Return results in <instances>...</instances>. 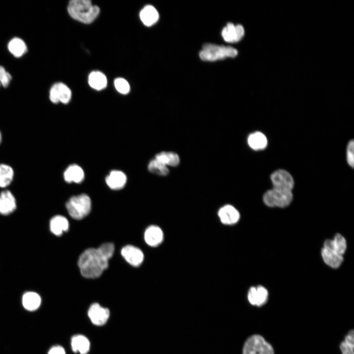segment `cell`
I'll return each instance as SVG.
<instances>
[{
    "instance_id": "6da1fadb",
    "label": "cell",
    "mask_w": 354,
    "mask_h": 354,
    "mask_svg": "<svg viewBox=\"0 0 354 354\" xmlns=\"http://www.w3.org/2000/svg\"><path fill=\"white\" fill-rule=\"evenodd\" d=\"M115 250L112 243L102 244L97 248H90L85 250L80 256L78 266L82 275L87 278L99 277L107 268L109 260Z\"/></svg>"
},
{
    "instance_id": "7a4b0ae2",
    "label": "cell",
    "mask_w": 354,
    "mask_h": 354,
    "mask_svg": "<svg viewBox=\"0 0 354 354\" xmlns=\"http://www.w3.org/2000/svg\"><path fill=\"white\" fill-rule=\"evenodd\" d=\"M67 11L73 19L85 24H89L97 17L100 9L89 0H72L68 3Z\"/></svg>"
},
{
    "instance_id": "3957f363",
    "label": "cell",
    "mask_w": 354,
    "mask_h": 354,
    "mask_svg": "<svg viewBox=\"0 0 354 354\" xmlns=\"http://www.w3.org/2000/svg\"><path fill=\"white\" fill-rule=\"evenodd\" d=\"M237 53V51L231 46L206 43L203 46L199 56L203 60L214 61L227 58H234Z\"/></svg>"
},
{
    "instance_id": "277c9868",
    "label": "cell",
    "mask_w": 354,
    "mask_h": 354,
    "mask_svg": "<svg viewBox=\"0 0 354 354\" xmlns=\"http://www.w3.org/2000/svg\"><path fill=\"white\" fill-rule=\"evenodd\" d=\"M66 207L71 217L76 220H80L90 212L91 207V200L86 194L74 196L67 201Z\"/></svg>"
},
{
    "instance_id": "5b68a950",
    "label": "cell",
    "mask_w": 354,
    "mask_h": 354,
    "mask_svg": "<svg viewBox=\"0 0 354 354\" xmlns=\"http://www.w3.org/2000/svg\"><path fill=\"white\" fill-rule=\"evenodd\" d=\"M293 198L292 191L272 188L264 194L263 201L269 207H285L290 204Z\"/></svg>"
},
{
    "instance_id": "8992f818",
    "label": "cell",
    "mask_w": 354,
    "mask_h": 354,
    "mask_svg": "<svg viewBox=\"0 0 354 354\" xmlns=\"http://www.w3.org/2000/svg\"><path fill=\"white\" fill-rule=\"evenodd\" d=\"M243 354H274L272 346L261 335H254L246 341Z\"/></svg>"
},
{
    "instance_id": "52a82bcc",
    "label": "cell",
    "mask_w": 354,
    "mask_h": 354,
    "mask_svg": "<svg viewBox=\"0 0 354 354\" xmlns=\"http://www.w3.org/2000/svg\"><path fill=\"white\" fill-rule=\"evenodd\" d=\"M273 188L292 191L294 180L292 175L287 171L280 169L274 172L270 177Z\"/></svg>"
},
{
    "instance_id": "ba28073f",
    "label": "cell",
    "mask_w": 354,
    "mask_h": 354,
    "mask_svg": "<svg viewBox=\"0 0 354 354\" xmlns=\"http://www.w3.org/2000/svg\"><path fill=\"white\" fill-rule=\"evenodd\" d=\"M88 316L91 322L95 325L101 326L104 324L110 316V311L97 303L92 304L88 310Z\"/></svg>"
},
{
    "instance_id": "9c48e42d",
    "label": "cell",
    "mask_w": 354,
    "mask_h": 354,
    "mask_svg": "<svg viewBox=\"0 0 354 354\" xmlns=\"http://www.w3.org/2000/svg\"><path fill=\"white\" fill-rule=\"evenodd\" d=\"M244 34V30L241 25H235L229 23L222 30L221 35L224 40L228 43H236L240 41Z\"/></svg>"
},
{
    "instance_id": "30bf717a",
    "label": "cell",
    "mask_w": 354,
    "mask_h": 354,
    "mask_svg": "<svg viewBox=\"0 0 354 354\" xmlns=\"http://www.w3.org/2000/svg\"><path fill=\"white\" fill-rule=\"evenodd\" d=\"M121 254L129 264L136 267L141 265L144 258V254L141 249L130 245L123 247Z\"/></svg>"
},
{
    "instance_id": "8fae6325",
    "label": "cell",
    "mask_w": 354,
    "mask_h": 354,
    "mask_svg": "<svg viewBox=\"0 0 354 354\" xmlns=\"http://www.w3.org/2000/svg\"><path fill=\"white\" fill-rule=\"evenodd\" d=\"M16 199L9 190H5L0 193V214L7 215L12 213L16 208Z\"/></svg>"
},
{
    "instance_id": "7c38bea8",
    "label": "cell",
    "mask_w": 354,
    "mask_h": 354,
    "mask_svg": "<svg viewBox=\"0 0 354 354\" xmlns=\"http://www.w3.org/2000/svg\"><path fill=\"white\" fill-rule=\"evenodd\" d=\"M221 222L226 225H233L239 219L240 214L238 210L233 206L225 205L218 212Z\"/></svg>"
},
{
    "instance_id": "4fadbf2b",
    "label": "cell",
    "mask_w": 354,
    "mask_h": 354,
    "mask_svg": "<svg viewBox=\"0 0 354 354\" xmlns=\"http://www.w3.org/2000/svg\"><path fill=\"white\" fill-rule=\"evenodd\" d=\"M267 298V290L261 286L251 287L248 293V299L253 305L261 306L264 305L266 302Z\"/></svg>"
},
{
    "instance_id": "5bb4252c",
    "label": "cell",
    "mask_w": 354,
    "mask_h": 354,
    "mask_svg": "<svg viewBox=\"0 0 354 354\" xmlns=\"http://www.w3.org/2000/svg\"><path fill=\"white\" fill-rule=\"evenodd\" d=\"M106 183L108 186L113 190L123 188L127 181L126 175L118 170L112 171L106 177Z\"/></svg>"
},
{
    "instance_id": "9a60e30c",
    "label": "cell",
    "mask_w": 354,
    "mask_h": 354,
    "mask_svg": "<svg viewBox=\"0 0 354 354\" xmlns=\"http://www.w3.org/2000/svg\"><path fill=\"white\" fill-rule=\"evenodd\" d=\"M144 238L148 245L155 247L162 242L163 239V233L161 229L157 226L151 225L146 230Z\"/></svg>"
},
{
    "instance_id": "2e32d148",
    "label": "cell",
    "mask_w": 354,
    "mask_h": 354,
    "mask_svg": "<svg viewBox=\"0 0 354 354\" xmlns=\"http://www.w3.org/2000/svg\"><path fill=\"white\" fill-rule=\"evenodd\" d=\"M84 177L83 169L76 164L69 166L63 173L64 179L67 183H80L84 180Z\"/></svg>"
},
{
    "instance_id": "e0dca14e",
    "label": "cell",
    "mask_w": 354,
    "mask_h": 354,
    "mask_svg": "<svg viewBox=\"0 0 354 354\" xmlns=\"http://www.w3.org/2000/svg\"><path fill=\"white\" fill-rule=\"evenodd\" d=\"M51 232L57 236H60L69 229V222L66 217L58 215L53 217L49 223Z\"/></svg>"
},
{
    "instance_id": "ac0fdd59",
    "label": "cell",
    "mask_w": 354,
    "mask_h": 354,
    "mask_svg": "<svg viewBox=\"0 0 354 354\" xmlns=\"http://www.w3.org/2000/svg\"><path fill=\"white\" fill-rule=\"evenodd\" d=\"M325 263L332 268H338L342 263L343 258L334 250L323 247L321 251Z\"/></svg>"
},
{
    "instance_id": "d6986e66",
    "label": "cell",
    "mask_w": 354,
    "mask_h": 354,
    "mask_svg": "<svg viewBox=\"0 0 354 354\" xmlns=\"http://www.w3.org/2000/svg\"><path fill=\"white\" fill-rule=\"evenodd\" d=\"M324 247L334 250L339 254L343 255L347 248L346 241L343 236L337 234L333 239L326 240L324 242Z\"/></svg>"
},
{
    "instance_id": "ffe728a7",
    "label": "cell",
    "mask_w": 354,
    "mask_h": 354,
    "mask_svg": "<svg viewBox=\"0 0 354 354\" xmlns=\"http://www.w3.org/2000/svg\"><path fill=\"white\" fill-rule=\"evenodd\" d=\"M71 348L74 353L79 352L80 354H87L90 349V342L84 335L77 334L71 338Z\"/></svg>"
},
{
    "instance_id": "44dd1931",
    "label": "cell",
    "mask_w": 354,
    "mask_h": 354,
    "mask_svg": "<svg viewBox=\"0 0 354 354\" xmlns=\"http://www.w3.org/2000/svg\"><path fill=\"white\" fill-rule=\"evenodd\" d=\"M140 18L145 25L149 27L153 25L158 21L159 14L153 6L148 5L141 11Z\"/></svg>"
},
{
    "instance_id": "7402d4cb",
    "label": "cell",
    "mask_w": 354,
    "mask_h": 354,
    "mask_svg": "<svg viewBox=\"0 0 354 354\" xmlns=\"http://www.w3.org/2000/svg\"><path fill=\"white\" fill-rule=\"evenodd\" d=\"M247 142L249 147L254 150L264 149L267 145L266 136L263 133L259 131L250 134Z\"/></svg>"
},
{
    "instance_id": "603a6c76",
    "label": "cell",
    "mask_w": 354,
    "mask_h": 354,
    "mask_svg": "<svg viewBox=\"0 0 354 354\" xmlns=\"http://www.w3.org/2000/svg\"><path fill=\"white\" fill-rule=\"evenodd\" d=\"M41 303L40 295L34 292L25 293L22 297V304L24 307L29 311L36 310Z\"/></svg>"
},
{
    "instance_id": "cb8c5ba5",
    "label": "cell",
    "mask_w": 354,
    "mask_h": 354,
    "mask_svg": "<svg viewBox=\"0 0 354 354\" xmlns=\"http://www.w3.org/2000/svg\"><path fill=\"white\" fill-rule=\"evenodd\" d=\"M88 82L92 88L99 90L106 88L107 80L106 76L102 72L93 71L88 76Z\"/></svg>"
},
{
    "instance_id": "d4e9b609",
    "label": "cell",
    "mask_w": 354,
    "mask_h": 354,
    "mask_svg": "<svg viewBox=\"0 0 354 354\" xmlns=\"http://www.w3.org/2000/svg\"><path fill=\"white\" fill-rule=\"evenodd\" d=\"M14 172L12 167L8 164H0V187L6 188L12 182Z\"/></svg>"
},
{
    "instance_id": "484cf974",
    "label": "cell",
    "mask_w": 354,
    "mask_h": 354,
    "mask_svg": "<svg viewBox=\"0 0 354 354\" xmlns=\"http://www.w3.org/2000/svg\"><path fill=\"white\" fill-rule=\"evenodd\" d=\"M9 51L15 57L19 58L27 51V47L25 42L20 38H12L8 43Z\"/></svg>"
},
{
    "instance_id": "4316f807",
    "label": "cell",
    "mask_w": 354,
    "mask_h": 354,
    "mask_svg": "<svg viewBox=\"0 0 354 354\" xmlns=\"http://www.w3.org/2000/svg\"><path fill=\"white\" fill-rule=\"evenodd\" d=\"M157 160L161 161L166 166H177L180 162L178 155L173 152L162 151L157 153L155 157Z\"/></svg>"
},
{
    "instance_id": "83f0119b",
    "label": "cell",
    "mask_w": 354,
    "mask_h": 354,
    "mask_svg": "<svg viewBox=\"0 0 354 354\" xmlns=\"http://www.w3.org/2000/svg\"><path fill=\"white\" fill-rule=\"evenodd\" d=\"M148 169L150 173L159 176H166L169 173L167 166L155 158L149 162Z\"/></svg>"
},
{
    "instance_id": "f1b7e54d",
    "label": "cell",
    "mask_w": 354,
    "mask_h": 354,
    "mask_svg": "<svg viewBox=\"0 0 354 354\" xmlns=\"http://www.w3.org/2000/svg\"><path fill=\"white\" fill-rule=\"evenodd\" d=\"M59 102L68 103L71 98V91L68 87L62 83L55 84Z\"/></svg>"
},
{
    "instance_id": "f546056e",
    "label": "cell",
    "mask_w": 354,
    "mask_h": 354,
    "mask_svg": "<svg viewBox=\"0 0 354 354\" xmlns=\"http://www.w3.org/2000/svg\"><path fill=\"white\" fill-rule=\"evenodd\" d=\"M343 354H354V330H351L346 336L344 341L340 346Z\"/></svg>"
},
{
    "instance_id": "4dcf8cb0",
    "label": "cell",
    "mask_w": 354,
    "mask_h": 354,
    "mask_svg": "<svg viewBox=\"0 0 354 354\" xmlns=\"http://www.w3.org/2000/svg\"><path fill=\"white\" fill-rule=\"evenodd\" d=\"M114 85L117 91L121 94H126L129 91V84L123 78H117L114 81Z\"/></svg>"
},
{
    "instance_id": "1f68e13d",
    "label": "cell",
    "mask_w": 354,
    "mask_h": 354,
    "mask_svg": "<svg viewBox=\"0 0 354 354\" xmlns=\"http://www.w3.org/2000/svg\"><path fill=\"white\" fill-rule=\"evenodd\" d=\"M12 79L11 75L7 72L4 68L0 65V83L3 87H7Z\"/></svg>"
},
{
    "instance_id": "d6a6232c",
    "label": "cell",
    "mask_w": 354,
    "mask_h": 354,
    "mask_svg": "<svg viewBox=\"0 0 354 354\" xmlns=\"http://www.w3.org/2000/svg\"><path fill=\"white\" fill-rule=\"evenodd\" d=\"M347 160L349 166L353 168L354 166V142L353 140L350 141L348 145Z\"/></svg>"
},
{
    "instance_id": "836d02e7",
    "label": "cell",
    "mask_w": 354,
    "mask_h": 354,
    "mask_svg": "<svg viewBox=\"0 0 354 354\" xmlns=\"http://www.w3.org/2000/svg\"><path fill=\"white\" fill-rule=\"evenodd\" d=\"M48 354H65L64 349L60 346L52 347L48 352Z\"/></svg>"
},
{
    "instance_id": "e575fe53",
    "label": "cell",
    "mask_w": 354,
    "mask_h": 354,
    "mask_svg": "<svg viewBox=\"0 0 354 354\" xmlns=\"http://www.w3.org/2000/svg\"><path fill=\"white\" fill-rule=\"evenodd\" d=\"M1 141H2V135H1V133L0 130V145L1 143Z\"/></svg>"
},
{
    "instance_id": "d590c367",
    "label": "cell",
    "mask_w": 354,
    "mask_h": 354,
    "mask_svg": "<svg viewBox=\"0 0 354 354\" xmlns=\"http://www.w3.org/2000/svg\"><path fill=\"white\" fill-rule=\"evenodd\" d=\"M1 86L0 83V86Z\"/></svg>"
}]
</instances>
